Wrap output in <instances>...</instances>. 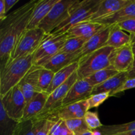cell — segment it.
Returning a JSON list of instances; mask_svg holds the SVG:
<instances>
[{
  "label": "cell",
  "instance_id": "6da1fadb",
  "mask_svg": "<svg viewBox=\"0 0 135 135\" xmlns=\"http://www.w3.org/2000/svg\"><path fill=\"white\" fill-rule=\"evenodd\" d=\"M38 0L24 4L7 16L0 24V59L1 65L11 59V55L18 38L27 29L33 10Z\"/></svg>",
  "mask_w": 135,
  "mask_h": 135
},
{
  "label": "cell",
  "instance_id": "7a4b0ae2",
  "mask_svg": "<svg viewBox=\"0 0 135 135\" xmlns=\"http://www.w3.org/2000/svg\"><path fill=\"white\" fill-rule=\"evenodd\" d=\"M34 54L11 59L0 69V96L18 85L30 71L33 64Z\"/></svg>",
  "mask_w": 135,
  "mask_h": 135
},
{
  "label": "cell",
  "instance_id": "3957f363",
  "mask_svg": "<svg viewBox=\"0 0 135 135\" xmlns=\"http://www.w3.org/2000/svg\"><path fill=\"white\" fill-rule=\"evenodd\" d=\"M102 0H84L76 1L69 16L50 34L59 36L67 33L71 28L80 22L89 21L92 16L98 10Z\"/></svg>",
  "mask_w": 135,
  "mask_h": 135
},
{
  "label": "cell",
  "instance_id": "277c9868",
  "mask_svg": "<svg viewBox=\"0 0 135 135\" xmlns=\"http://www.w3.org/2000/svg\"><path fill=\"white\" fill-rule=\"evenodd\" d=\"M113 50V47L104 46L80 58L76 71L79 79H84L97 71L111 67Z\"/></svg>",
  "mask_w": 135,
  "mask_h": 135
},
{
  "label": "cell",
  "instance_id": "5b68a950",
  "mask_svg": "<svg viewBox=\"0 0 135 135\" xmlns=\"http://www.w3.org/2000/svg\"><path fill=\"white\" fill-rule=\"evenodd\" d=\"M46 35L44 31L40 28L26 29L17 40L10 60L34 54Z\"/></svg>",
  "mask_w": 135,
  "mask_h": 135
},
{
  "label": "cell",
  "instance_id": "8992f818",
  "mask_svg": "<svg viewBox=\"0 0 135 135\" xmlns=\"http://www.w3.org/2000/svg\"><path fill=\"white\" fill-rule=\"evenodd\" d=\"M67 38L66 34L59 36L46 34L34 54V65L44 67L52 57L60 51Z\"/></svg>",
  "mask_w": 135,
  "mask_h": 135
},
{
  "label": "cell",
  "instance_id": "52a82bcc",
  "mask_svg": "<svg viewBox=\"0 0 135 135\" xmlns=\"http://www.w3.org/2000/svg\"><path fill=\"white\" fill-rule=\"evenodd\" d=\"M77 0H58L38 28L50 34L61 23L67 19Z\"/></svg>",
  "mask_w": 135,
  "mask_h": 135
},
{
  "label": "cell",
  "instance_id": "ba28073f",
  "mask_svg": "<svg viewBox=\"0 0 135 135\" xmlns=\"http://www.w3.org/2000/svg\"><path fill=\"white\" fill-rule=\"evenodd\" d=\"M0 104L10 118L18 123L21 122L26 102L18 85L0 96Z\"/></svg>",
  "mask_w": 135,
  "mask_h": 135
},
{
  "label": "cell",
  "instance_id": "9c48e42d",
  "mask_svg": "<svg viewBox=\"0 0 135 135\" xmlns=\"http://www.w3.org/2000/svg\"><path fill=\"white\" fill-rule=\"evenodd\" d=\"M79 79V76L76 71L64 84L57 88L54 92L49 94L48 98L43 110L34 119L38 120L46 118L60 109L62 107L63 100L67 96L70 88Z\"/></svg>",
  "mask_w": 135,
  "mask_h": 135
},
{
  "label": "cell",
  "instance_id": "30bf717a",
  "mask_svg": "<svg viewBox=\"0 0 135 135\" xmlns=\"http://www.w3.org/2000/svg\"><path fill=\"white\" fill-rule=\"evenodd\" d=\"M134 56L131 44L114 49L111 57V67L119 73H128L132 69Z\"/></svg>",
  "mask_w": 135,
  "mask_h": 135
},
{
  "label": "cell",
  "instance_id": "8fae6325",
  "mask_svg": "<svg viewBox=\"0 0 135 135\" xmlns=\"http://www.w3.org/2000/svg\"><path fill=\"white\" fill-rule=\"evenodd\" d=\"M41 67L33 65L18 86L22 92L26 102L42 91L38 85L39 72Z\"/></svg>",
  "mask_w": 135,
  "mask_h": 135
},
{
  "label": "cell",
  "instance_id": "7c38bea8",
  "mask_svg": "<svg viewBox=\"0 0 135 135\" xmlns=\"http://www.w3.org/2000/svg\"><path fill=\"white\" fill-rule=\"evenodd\" d=\"M93 86L84 79H79L71 86L63 101L62 107L86 100L92 95Z\"/></svg>",
  "mask_w": 135,
  "mask_h": 135
},
{
  "label": "cell",
  "instance_id": "4fadbf2b",
  "mask_svg": "<svg viewBox=\"0 0 135 135\" xmlns=\"http://www.w3.org/2000/svg\"><path fill=\"white\" fill-rule=\"evenodd\" d=\"M105 25L93 21H85L73 26L65 33L67 38L77 37L88 40L94 34L106 28Z\"/></svg>",
  "mask_w": 135,
  "mask_h": 135
},
{
  "label": "cell",
  "instance_id": "5bb4252c",
  "mask_svg": "<svg viewBox=\"0 0 135 135\" xmlns=\"http://www.w3.org/2000/svg\"><path fill=\"white\" fill-rule=\"evenodd\" d=\"M88 111L89 106L86 99L61 107L52 114L57 119L66 121L72 119L84 118V115Z\"/></svg>",
  "mask_w": 135,
  "mask_h": 135
},
{
  "label": "cell",
  "instance_id": "9a60e30c",
  "mask_svg": "<svg viewBox=\"0 0 135 135\" xmlns=\"http://www.w3.org/2000/svg\"><path fill=\"white\" fill-rule=\"evenodd\" d=\"M48 96L47 92H40L26 102L21 122L34 119L43 110Z\"/></svg>",
  "mask_w": 135,
  "mask_h": 135
},
{
  "label": "cell",
  "instance_id": "2e32d148",
  "mask_svg": "<svg viewBox=\"0 0 135 135\" xmlns=\"http://www.w3.org/2000/svg\"><path fill=\"white\" fill-rule=\"evenodd\" d=\"M133 18H135V0H132L130 3L116 13L93 22H96L105 26H112Z\"/></svg>",
  "mask_w": 135,
  "mask_h": 135
},
{
  "label": "cell",
  "instance_id": "e0dca14e",
  "mask_svg": "<svg viewBox=\"0 0 135 135\" xmlns=\"http://www.w3.org/2000/svg\"><path fill=\"white\" fill-rule=\"evenodd\" d=\"M58 0H38L33 10L27 29L38 28L40 24L47 15L49 12Z\"/></svg>",
  "mask_w": 135,
  "mask_h": 135
},
{
  "label": "cell",
  "instance_id": "ac0fdd59",
  "mask_svg": "<svg viewBox=\"0 0 135 135\" xmlns=\"http://www.w3.org/2000/svg\"><path fill=\"white\" fill-rule=\"evenodd\" d=\"M131 1L132 0H102L98 9L92 16L89 21H94L111 15L130 3Z\"/></svg>",
  "mask_w": 135,
  "mask_h": 135
},
{
  "label": "cell",
  "instance_id": "d6986e66",
  "mask_svg": "<svg viewBox=\"0 0 135 135\" xmlns=\"http://www.w3.org/2000/svg\"><path fill=\"white\" fill-rule=\"evenodd\" d=\"M109 31H110V26H108L101 31L96 33L88 40H87L84 44V46L79 51L80 59L85 55L99 50L101 47H104V45L108 39Z\"/></svg>",
  "mask_w": 135,
  "mask_h": 135
},
{
  "label": "cell",
  "instance_id": "ffe728a7",
  "mask_svg": "<svg viewBox=\"0 0 135 135\" xmlns=\"http://www.w3.org/2000/svg\"><path fill=\"white\" fill-rule=\"evenodd\" d=\"M79 51L74 54H67L59 51L52 57L44 67L50 70L54 73H56L61 69L67 67L69 65L79 61Z\"/></svg>",
  "mask_w": 135,
  "mask_h": 135
},
{
  "label": "cell",
  "instance_id": "44dd1931",
  "mask_svg": "<svg viewBox=\"0 0 135 135\" xmlns=\"http://www.w3.org/2000/svg\"><path fill=\"white\" fill-rule=\"evenodd\" d=\"M128 79V73H118L117 75L111 77L104 83L94 86L92 95L103 92H109L110 93V96H112V94L117 90H118Z\"/></svg>",
  "mask_w": 135,
  "mask_h": 135
},
{
  "label": "cell",
  "instance_id": "7402d4cb",
  "mask_svg": "<svg viewBox=\"0 0 135 135\" xmlns=\"http://www.w3.org/2000/svg\"><path fill=\"white\" fill-rule=\"evenodd\" d=\"M131 43V36L120 28L117 24L110 26L109 36L104 46H109L114 49L120 48Z\"/></svg>",
  "mask_w": 135,
  "mask_h": 135
},
{
  "label": "cell",
  "instance_id": "603a6c76",
  "mask_svg": "<svg viewBox=\"0 0 135 135\" xmlns=\"http://www.w3.org/2000/svg\"><path fill=\"white\" fill-rule=\"evenodd\" d=\"M78 67H79V62L76 61L62 69L60 71L55 73L52 82L46 92L48 94H50L57 88L64 84L69 79L70 76L77 71Z\"/></svg>",
  "mask_w": 135,
  "mask_h": 135
},
{
  "label": "cell",
  "instance_id": "cb8c5ba5",
  "mask_svg": "<svg viewBox=\"0 0 135 135\" xmlns=\"http://www.w3.org/2000/svg\"><path fill=\"white\" fill-rule=\"evenodd\" d=\"M18 123L7 115L0 104V135H14Z\"/></svg>",
  "mask_w": 135,
  "mask_h": 135
},
{
  "label": "cell",
  "instance_id": "d4e9b609",
  "mask_svg": "<svg viewBox=\"0 0 135 135\" xmlns=\"http://www.w3.org/2000/svg\"><path fill=\"white\" fill-rule=\"evenodd\" d=\"M118 73V71L114 69L113 67H109L108 68L97 71L84 79L94 87L104 83L111 77L117 75Z\"/></svg>",
  "mask_w": 135,
  "mask_h": 135
},
{
  "label": "cell",
  "instance_id": "484cf974",
  "mask_svg": "<svg viewBox=\"0 0 135 135\" xmlns=\"http://www.w3.org/2000/svg\"><path fill=\"white\" fill-rule=\"evenodd\" d=\"M98 131L102 135H115L125 132L135 130V121L127 123L120 125H103L99 129Z\"/></svg>",
  "mask_w": 135,
  "mask_h": 135
},
{
  "label": "cell",
  "instance_id": "4316f807",
  "mask_svg": "<svg viewBox=\"0 0 135 135\" xmlns=\"http://www.w3.org/2000/svg\"><path fill=\"white\" fill-rule=\"evenodd\" d=\"M86 40L77 37L67 38L60 52L74 54L80 51Z\"/></svg>",
  "mask_w": 135,
  "mask_h": 135
},
{
  "label": "cell",
  "instance_id": "83f0119b",
  "mask_svg": "<svg viewBox=\"0 0 135 135\" xmlns=\"http://www.w3.org/2000/svg\"><path fill=\"white\" fill-rule=\"evenodd\" d=\"M66 125L74 135H80L90 131L84 118L66 120Z\"/></svg>",
  "mask_w": 135,
  "mask_h": 135
},
{
  "label": "cell",
  "instance_id": "f1b7e54d",
  "mask_svg": "<svg viewBox=\"0 0 135 135\" xmlns=\"http://www.w3.org/2000/svg\"><path fill=\"white\" fill-rule=\"evenodd\" d=\"M55 73L50 70L41 67L39 72V79H38V85L40 90L42 92H46L50 87Z\"/></svg>",
  "mask_w": 135,
  "mask_h": 135
},
{
  "label": "cell",
  "instance_id": "f546056e",
  "mask_svg": "<svg viewBox=\"0 0 135 135\" xmlns=\"http://www.w3.org/2000/svg\"><path fill=\"white\" fill-rule=\"evenodd\" d=\"M36 125L33 120L19 123L14 135H36Z\"/></svg>",
  "mask_w": 135,
  "mask_h": 135
},
{
  "label": "cell",
  "instance_id": "4dcf8cb0",
  "mask_svg": "<svg viewBox=\"0 0 135 135\" xmlns=\"http://www.w3.org/2000/svg\"><path fill=\"white\" fill-rule=\"evenodd\" d=\"M49 135H74L66 125L65 121L58 119L51 128Z\"/></svg>",
  "mask_w": 135,
  "mask_h": 135
},
{
  "label": "cell",
  "instance_id": "1f68e13d",
  "mask_svg": "<svg viewBox=\"0 0 135 135\" xmlns=\"http://www.w3.org/2000/svg\"><path fill=\"white\" fill-rule=\"evenodd\" d=\"M84 119L88 128L91 131L96 130L103 126L100 119H99L97 112H92L88 111L84 115Z\"/></svg>",
  "mask_w": 135,
  "mask_h": 135
},
{
  "label": "cell",
  "instance_id": "d6a6232c",
  "mask_svg": "<svg viewBox=\"0 0 135 135\" xmlns=\"http://www.w3.org/2000/svg\"><path fill=\"white\" fill-rule=\"evenodd\" d=\"M110 96V93H109V92H103V93H99L91 95L87 99L88 103V106H89V109H92V108H98L102 104H103Z\"/></svg>",
  "mask_w": 135,
  "mask_h": 135
},
{
  "label": "cell",
  "instance_id": "836d02e7",
  "mask_svg": "<svg viewBox=\"0 0 135 135\" xmlns=\"http://www.w3.org/2000/svg\"><path fill=\"white\" fill-rule=\"evenodd\" d=\"M120 28L130 34H135V18H131L117 24Z\"/></svg>",
  "mask_w": 135,
  "mask_h": 135
},
{
  "label": "cell",
  "instance_id": "e575fe53",
  "mask_svg": "<svg viewBox=\"0 0 135 135\" xmlns=\"http://www.w3.org/2000/svg\"><path fill=\"white\" fill-rule=\"evenodd\" d=\"M135 88V78H133V79H129L118 90L115 91L114 93L112 94V96H115L116 94L121 92H124V91L127 90L131 89V88Z\"/></svg>",
  "mask_w": 135,
  "mask_h": 135
},
{
  "label": "cell",
  "instance_id": "d590c367",
  "mask_svg": "<svg viewBox=\"0 0 135 135\" xmlns=\"http://www.w3.org/2000/svg\"><path fill=\"white\" fill-rule=\"evenodd\" d=\"M7 14L5 9V0H0V21H3L6 18Z\"/></svg>",
  "mask_w": 135,
  "mask_h": 135
},
{
  "label": "cell",
  "instance_id": "8d00e7d4",
  "mask_svg": "<svg viewBox=\"0 0 135 135\" xmlns=\"http://www.w3.org/2000/svg\"><path fill=\"white\" fill-rule=\"evenodd\" d=\"M18 2V0H5V9L6 14Z\"/></svg>",
  "mask_w": 135,
  "mask_h": 135
},
{
  "label": "cell",
  "instance_id": "74e56055",
  "mask_svg": "<svg viewBox=\"0 0 135 135\" xmlns=\"http://www.w3.org/2000/svg\"><path fill=\"white\" fill-rule=\"evenodd\" d=\"M128 78H129V79L135 78V57L134 63H133V67H132L131 69L128 72Z\"/></svg>",
  "mask_w": 135,
  "mask_h": 135
},
{
  "label": "cell",
  "instance_id": "f35d334b",
  "mask_svg": "<svg viewBox=\"0 0 135 135\" xmlns=\"http://www.w3.org/2000/svg\"><path fill=\"white\" fill-rule=\"evenodd\" d=\"M115 135H135V130L125 132V133H121V134H118Z\"/></svg>",
  "mask_w": 135,
  "mask_h": 135
},
{
  "label": "cell",
  "instance_id": "ab89813d",
  "mask_svg": "<svg viewBox=\"0 0 135 135\" xmlns=\"http://www.w3.org/2000/svg\"><path fill=\"white\" fill-rule=\"evenodd\" d=\"M80 135H94V133H93V131H88L85 132V133H83V134H80Z\"/></svg>",
  "mask_w": 135,
  "mask_h": 135
},
{
  "label": "cell",
  "instance_id": "60d3db41",
  "mask_svg": "<svg viewBox=\"0 0 135 135\" xmlns=\"http://www.w3.org/2000/svg\"><path fill=\"white\" fill-rule=\"evenodd\" d=\"M131 44L132 50H133V54H134V57H135V42H132V43H131Z\"/></svg>",
  "mask_w": 135,
  "mask_h": 135
},
{
  "label": "cell",
  "instance_id": "b9f144b4",
  "mask_svg": "<svg viewBox=\"0 0 135 135\" xmlns=\"http://www.w3.org/2000/svg\"><path fill=\"white\" fill-rule=\"evenodd\" d=\"M131 36V43L135 42V34H130Z\"/></svg>",
  "mask_w": 135,
  "mask_h": 135
}]
</instances>
